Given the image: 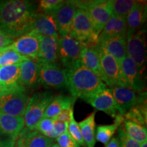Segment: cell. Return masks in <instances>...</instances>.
Here are the masks:
<instances>
[{
    "label": "cell",
    "instance_id": "cell-8",
    "mask_svg": "<svg viewBox=\"0 0 147 147\" xmlns=\"http://www.w3.org/2000/svg\"><path fill=\"white\" fill-rule=\"evenodd\" d=\"M110 90L118 107L119 114L122 116L140 103L146 102V91L137 92L120 86L110 87Z\"/></svg>",
    "mask_w": 147,
    "mask_h": 147
},
{
    "label": "cell",
    "instance_id": "cell-5",
    "mask_svg": "<svg viewBox=\"0 0 147 147\" xmlns=\"http://www.w3.org/2000/svg\"><path fill=\"white\" fill-rule=\"evenodd\" d=\"M53 97L54 95L51 91L38 92L29 97L23 116L25 128L35 129Z\"/></svg>",
    "mask_w": 147,
    "mask_h": 147
},
{
    "label": "cell",
    "instance_id": "cell-30",
    "mask_svg": "<svg viewBox=\"0 0 147 147\" xmlns=\"http://www.w3.org/2000/svg\"><path fill=\"white\" fill-rule=\"evenodd\" d=\"M124 119L129 120L146 127L147 107L146 102H142L136 105L125 114Z\"/></svg>",
    "mask_w": 147,
    "mask_h": 147
},
{
    "label": "cell",
    "instance_id": "cell-32",
    "mask_svg": "<svg viewBox=\"0 0 147 147\" xmlns=\"http://www.w3.org/2000/svg\"><path fill=\"white\" fill-rule=\"evenodd\" d=\"M112 16L126 18L129 12L137 3L133 0H110Z\"/></svg>",
    "mask_w": 147,
    "mask_h": 147
},
{
    "label": "cell",
    "instance_id": "cell-22",
    "mask_svg": "<svg viewBox=\"0 0 147 147\" xmlns=\"http://www.w3.org/2000/svg\"><path fill=\"white\" fill-rule=\"evenodd\" d=\"M40 36L59 37L54 16L52 14L37 13L33 24L32 29Z\"/></svg>",
    "mask_w": 147,
    "mask_h": 147
},
{
    "label": "cell",
    "instance_id": "cell-35",
    "mask_svg": "<svg viewBox=\"0 0 147 147\" xmlns=\"http://www.w3.org/2000/svg\"><path fill=\"white\" fill-rule=\"evenodd\" d=\"M54 119L43 118L39 121L34 130H37L49 138L54 140L53 137Z\"/></svg>",
    "mask_w": 147,
    "mask_h": 147
},
{
    "label": "cell",
    "instance_id": "cell-23",
    "mask_svg": "<svg viewBox=\"0 0 147 147\" xmlns=\"http://www.w3.org/2000/svg\"><path fill=\"white\" fill-rule=\"evenodd\" d=\"M146 20V5L137 1L126 17V34H133L144 25Z\"/></svg>",
    "mask_w": 147,
    "mask_h": 147
},
{
    "label": "cell",
    "instance_id": "cell-17",
    "mask_svg": "<svg viewBox=\"0 0 147 147\" xmlns=\"http://www.w3.org/2000/svg\"><path fill=\"white\" fill-rule=\"evenodd\" d=\"M76 10L73 1H65L61 8L53 14L58 34L61 37L69 35L72 19Z\"/></svg>",
    "mask_w": 147,
    "mask_h": 147
},
{
    "label": "cell",
    "instance_id": "cell-37",
    "mask_svg": "<svg viewBox=\"0 0 147 147\" xmlns=\"http://www.w3.org/2000/svg\"><path fill=\"white\" fill-rule=\"evenodd\" d=\"M55 140L56 143L59 147H80L78 143L69 136L67 130Z\"/></svg>",
    "mask_w": 147,
    "mask_h": 147
},
{
    "label": "cell",
    "instance_id": "cell-33",
    "mask_svg": "<svg viewBox=\"0 0 147 147\" xmlns=\"http://www.w3.org/2000/svg\"><path fill=\"white\" fill-rule=\"evenodd\" d=\"M64 1L62 0H42L38 5V10L41 12L40 13L53 15L63 4Z\"/></svg>",
    "mask_w": 147,
    "mask_h": 147
},
{
    "label": "cell",
    "instance_id": "cell-18",
    "mask_svg": "<svg viewBox=\"0 0 147 147\" xmlns=\"http://www.w3.org/2000/svg\"><path fill=\"white\" fill-rule=\"evenodd\" d=\"M20 82L25 87L36 88L40 85V64L26 58L20 64Z\"/></svg>",
    "mask_w": 147,
    "mask_h": 147
},
{
    "label": "cell",
    "instance_id": "cell-13",
    "mask_svg": "<svg viewBox=\"0 0 147 147\" xmlns=\"http://www.w3.org/2000/svg\"><path fill=\"white\" fill-rule=\"evenodd\" d=\"M119 65L126 87L137 92L144 91V79L134 61L127 55Z\"/></svg>",
    "mask_w": 147,
    "mask_h": 147
},
{
    "label": "cell",
    "instance_id": "cell-42",
    "mask_svg": "<svg viewBox=\"0 0 147 147\" xmlns=\"http://www.w3.org/2000/svg\"><path fill=\"white\" fill-rule=\"evenodd\" d=\"M104 147H120V143L118 137H114L105 145Z\"/></svg>",
    "mask_w": 147,
    "mask_h": 147
},
{
    "label": "cell",
    "instance_id": "cell-2",
    "mask_svg": "<svg viewBox=\"0 0 147 147\" xmlns=\"http://www.w3.org/2000/svg\"><path fill=\"white\" fill-rule=\"evenodd\" d=\"M65 72L66 87L71 96L76 98L80 97L86 101L106 88V84L80 61L65 69Z\"/></svg>",
    "mask_w": 147,
    "mask_h": 147
},
{
    "label": "cell",
    "instance_id": "cell-15",
    "mask_svg": "<svg viewBox=\"0 0 147 147\" xmlns=\"http://www.w3.org/2000/svg\"><path fill=\"white\" fill-rule=\"evenodd\" d=\"M96 47L111 55L120 64L121 61L127 55L126 34L111 37L104 40H98Z\"/></svg>",
    "mask_w": 147,
    "mask_h": 147
},
{
    "label": "cell",
    "instance_id": "cell-29",
    "mask_svg": "<svg viewBox=\"0 0 147 147\" xmlns=\"http://www.w3.org/2000/svg\"><path fill=\"white\" fill-rule=\"evenodd\" d=\"M122 127L127 135L134 140L141 144L147 141L146 127L127 119L123 120Z\"/></svg>",
    "mask_w": 147,
    "mask_h": 147
},
{
    "label": "cell",
    "instance_id": "cell-38",
    "mask_svg": "<svg viewBox=\"0 0 147 147\" xmlns=\"http://www.w3.org/2000/svg\"><path fill=\"white\" fill-rule=\"evenodd\" d=\"M73 109L74 106H68V107L64 108V109L53 119H54L55 121H59V122L65 123L68 124L71 117L74 115Z\"/></svg>",
    "mask_w": 147,
    "mask_h": 147
},
{
    "label": "cell",
    "instance_id": "cell-11",
    "mask_svg": "<svg viewBox=\"0 0 147 147\" xmlns=\"http://www.w3.org/2000/svg\"><path fill=\"white\" fill-rule=\"evenodd\" d=\"M65 69L57 63L40 64V82L45 87L61 89L66 87Z\"/></svg>",
    "mask_w": 147,
    "mask_h": 147
},
{
    "label": "cell",
    "instance_id": "cell-19",
    "mask_svg": "<svg viewBox=\"0 0 147 147\" xmlns=\"http://www.w3.org/2000/svg\"><path fill=\"white\" fill-rule=\"evenodd\" d=\"M54 140L42 135L37 130L24 128L16 140L15 147H50Z\"/></svg>",
    "mask_w": 147,
    "mask_h": 147
},
{
    "label": "cell",
    "instance_id": "cell-41",
    "mask_svg": "<svg viewBox=\"0 0 147 147\" xmlns=\"http://www.w3.org/2000/svg\"><path fill=\"white\" fill-rule=\"evenodd\" d=\"M16 138L5 135L0 130V147L8 146L10 144H14L16 142Z\"/></svg>",
    "mask_w": 147,
    "mask_h": 147
},
{
    "label": "cell",
    "instance_id": "cell-24",
    "mask_svg": "<svg viewBox=\"0 0 147 147\" xmlns=\"http://www.w3.org/2000/svg\"><path fill=\"white\" fill-rule=\"evenodd\" d=\"M24 127L23 117H14L0 113V130L5 135L16 139Z\"/></svg>",
    "mask_w": 147,
    "mask_h": 147
},
{
    "label": "cell",
    "instance_id": "cell-43",
    "mask_svg": "<svg viewBox=\"0 0 147 147\" xmlns=\"http://www.w3.org/2000/svg\"><path fill=\"white\" fill-rule=\"evenodd\" d=\"M50 147H59V145H58L57 144V143L53 142V144L51 145Z\"/></svg>",
    "mask_w": 147,
    "mask_h": 147
},
{
    "label": "cell",
    "instance_id": "cell-25",
    "mask_svg": "<svg viewBox=\"0 0 147 147\" xmlns=\"http://www.w3.org/2000/svg\"><path fill=\"white\" fill-rule=\"evenodd\" d=\"M126 31V18L112 16L104 25L98 40H104L111 37L125 35Z\"/></svg>",
    "mask_w": 147,
    "mask_h": 147
},
{
    "label": "cell",
    "instance_id": "cell-26",
    "mask_svg": "<svg viewBox=\"0 0 147 147\" xmlns=\"http://www.w3.org/2000/svg\"><path fill=\"white\" fill-rule=\"evenodd\" d=\"M76 100V97L72 96H65L62 95H57L53 97L52 101L49 104L44 113L42 119H55L64 108L74 105Z\"/></svg>",
    "mask_w": 147,
    "mask_h": 147
},
{
    "label": "cell",
    "instance_id": "cell-21",
    "mask_svg": "<svg viewBox=\"0 0 147 147\" xmlns=\"http://www.w3.org/2000/svg\"><path fill=\"white\" fill-rule=\"evenodd\" d=\"M80 61L103 81L100 55L96 49V46H82Z\"/></svg>",
    "mask_w": 147,
    "mask_h": 147
},
{
    "label": "cell",
    "instance_id": "cell-3",
    "mask_svg": "<svg viewBox=\"0 0 147 147\" xmlns=\"http://www.w3.org/2000/svg\"><path fill=\"white\" fill-rule=\"evenodd\" d=\"M69 35L82 46H96L100 36L95 30L87 12L80 8L75 11Z\"/></svg>",
    "mask_w": 147,
    "mask_h": 147
},
{
    "label": "cell",
    "instance_id": "cell-14",
    "mask_svg": "<svg viewBox=\"0 0 147 147\" xmlns=\"http://www.w3.org/2000/svg\"><path fill=\"white\" fill-rule=\"evenodd\" d=\"M86 102L91 104L96 110L104 112L114 118L117 116L121 115L113 93L110 89L108 88H106L89 97Z\"/></svg>",
    "mask_w": 147,
    "mask_h": 147
},
{
    "label": "cell",
    "instance_id": "cell-4",
    "mask_svg": "<svg viewBox=\"0 0 147 147\" xmlns=\"http://www.w3.org/2000/svg\"><path fill=\"white\" fill-rule=\"evenodd\" d=\"M76 8L83 9L90 16L95 30L99 35L112 16L110 0L73 1Z\"/></svg>",
    "mask_w": 147,
    "mask_h": 147
},
{
    "label": "cell",
    "instance_id": "cell-16",
    "mask_svg": "<svg viewBox=\"0 0 147 147\" xmlns=\"http://www.w3.org/2000/svg\"><path fill=\"white\" fill-rule=\"evenodd\" d=\"M58 58L59 37L40 36L37 63L39 64L56 63Z\"/></svg>",
    "mask_w": 147,
    "mask_h": 147
},
{
    "label": "cell",
    "instance_id": "cell-20",
    "mask_svg": "<svg viewBox=\"0 0 147 147\" xmlns=\"http://www.w3.org/2000/svg\"><path fill=\"white\" fill-rule=\"evenodd\" d=\"M20 64L0 67V93L23 86L20 82Z\"/></svg>",
    "mask_w": 147,
    "mask_h": 147
},
{
    "label": "cell",
    "instance_id": "cell-6",
    "mask_svg": "<svg viewBox=\"0 0 147 147\" xmlns=\"http://www.w3.org/2000/svg\"><path fill=\"white\" fill-rule=\"evenodd\" d=\"M29 97L25 87L0 93V113L23 117Z\"/></svg>",
    "mask_w": 147,
    "mask_h": 147
},
{
    "label": "cell",
    "instance_id": "cell-31",
    "mask_svg": "<svg viewBox=\"0 0 147 147\" xmlns=\"http://www.w3.org/2000/svg\"><path fill=\"white\" fill-rule=\"evenodd\" d=\"M26 58L8 47L0 51V67L20 64Z\"/></svg>",
    "mask_w": 147,
    "mask_h": 147
},
{
    "label": "cell",
    "instance_id": "cell-1",
    "mask_svg": "<svg viewBox=\"0 0 147 147\" xmlns=\"http://www.w3.org/2000/svg\"><path fill=\"white\" fill-rule=\"evenodd\" d=\"M38 8L34 1L5 0L0 1V29L14 39L32 29Z\"/></svg>",
    "mask_w": 147,
    "mask_h": 147
},
{
    "label": "cell",
    "instance_id": "cell-27",
    "mask_svg": "<svg viewBox=\"0 0 147 147\" xmlns=\"http://www.w3.org/2000/svg\"><path fill=\"white\" fill-rule=\"evenodd\" d=\"M95 114H96V112L93 111L87 118L78 123L86 147H95V142H96L95 121Z\"/></svg>",
    "mask_w": 147,
    "mask_h": 147
},
{
    "label": "cell",
    "instance_id": "cell-7",
    "mask_svg": "<svg viewBox=\"0 0 147 147\" xmlns=\"http://www.w3.org/2000/svg\"><path fill=\"white\" fill-rule=\"evenodd\" d=\"M146 30L140 29L133 34H126L127 55L134 61L142 75L145 69L146 59Z\"/></svg>",
    "mask_w": 147,
    "mask_h": 147
},
{
    "label": "cell",
    "instance_id": "cell-44",
    "mask_svg": "<svg viewBox=\"0 0 147 147\" xmlns=\"http://www.w3.org/2000/svg\"><path fill=\"white\" fill-rule=\"evenodd\" d=\"M141 147H147V141L143 142L142 144H141Z\"/></svg>",
    "mask_w": 147,
    "mask_h": 147
},
{
    "label": "cell",
    "instance_id": "cell-34",
    "mask_svg": "<svg viewBox=\"0 0 147 147\" xmlns=\"http://www.w3.org/2000/svg\"><path fill=\"white\" fill-rule=\"evenodd\" d=\"M67 130L69 136L78 143L79 146L86 147L81 131H80V127L78 126V123L75 120L74 115L71 117L70 121H69L68 124H67Z\"/></svg>",
    "mask_w": 147,
    "mask_h": 147
},
{
    "label": "cell",
    "instance_id": "cell-39",
    "mask_svg": "<svg viewBox=\"0 0 147 147\" xmlns=\"http://www.w3.org/2000/svg\"><path fill=\"white\" fill-rule=\"evenodd\" d=\"M67 123L54 120V128H53V137L54 140L57 138L59 136L67 131Z\"/></svg>",
    "mask_w": 147,
    "mask_h": 147
},
{
    "label": "cell",
    "instance_id": "cell-45",
    "mask_svg": "<svg viewBox=\"0 0 147 147\" xmlns=\"http://www.w3.org/2000/svg\"><path fill=\"white\" fill-rule=\"evenodd\" d=\"M3 147H15V144L8 145V146H3Z\"/></svg>",
    "mask_w": 147,
    "mask_h": 147
},
{
    "label": "cell",
    "instance_id": "cell-12",
    "mask_svg": "<svg viewBox=\"0 0 147 147\" xmlns=\"http://www.w3.org/2000/svg\"><path fill=\"white\" fill-rule=\"evenodd\" d=\"M40 36L34 31H30L18 38L8 47L25 57L36 61L39 52Z\"/></svg>",
    "mask_w": 147,
    "mask_h": 147
},
{
    "label": "cell",
    "instance_id": "cell-28",
    "mask_svg": "<svg viewBox=\"0 0 147 147\" xmlns=\"http://www.w3.org/2000/svg\"><path fill=\"white\" fill-rule=\"evenodd\" d=\"M115 122L110 125H101L97 127L95 140L104 144H106L113 138L114 134L123 122L124 117L122 115H118L115 117Z\"/></svg>",
    "mask_w": 147,
    "mask_h": 147
},
{
    "label": "cell",
    "instance_id": "cell-10",
    "mask_svg": "<svg viewBox=\"0 0 147 147\" xmlns=\"http://www.w3.org/2000/svg\"><path fill=\"white\" fill-rule=\"evenodd\" d=\"M82 45L69 35L59 38V58L65 69L80 61Z\"/></svg>",
    "mask_w": 147,
    "mask_h": 147
},
{
    "label": "cell",
    "instance_id": "cell-40",
    "mask_svg": "<svg viewBox=\"0 0 147 147\" xmlns=\"http://www.w3.org/2000/svg\"><path fill=\"white\" fill-rule=\"evenodd\" d=\"M14 40L5 35L0 29V51L10 46Z\"/></svg>",
    "mask_w": 147,
    "mask_h": 147
},
{
    "label": "cell",
    "instance_id": "cell-9",
    "mask_svg": "<svg viewBox=\"0 0 147 147\" xmlns=\"http://www.w3.org/2000/svg\"><path fill=\"white\" fill-rule=\"evenodd\" d=\"M96 49L100 55L101 67L103 74V81L110 87L115 86L126 87L123 80L120 65L117 60L111 55L101 49ZM127 88V87H126Z\"/></svg>",
    "mask_w": 147,
    "mask_h": 147
},
{
    "label": "cell",
    "instance_id": "cell-36",
    "mask_svg": "<svg viewBox=\"0 0 147 147\" xmlns=\"http://www.w3.org/2000/svg\"><path fill=\"white\" fill-rule=\"evenodd\" d=\"M118 135L120 147H141V144L134 140L127 135L122 125L118 129Z\"/></svg>",
    "mask_w": 147,
    "mask_h": 147
}]
</instances>
